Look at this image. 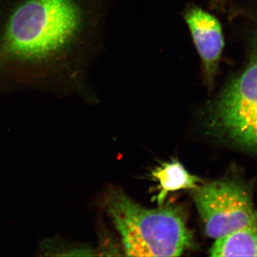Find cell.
Instances as JSON below:
<instances>
[{
	"instance_id": "obj_6",
	"label": "cell",
	"mask_w": 257,
	"mask_h": 257,
	"mask_svg": "<svg viewBox=\"0 0 257 257\" xmlns=\"http://www.w3.org/2000/svg\"><path fill=\"white\" fill-rule=\"evenodd\" d=\"M152 177L159 183V192L155 197V201L162 206L169 193L182 190L194 189L202 179L191 175L178 161L165 163L152 171Z\"/></svg>"
},
{
	"instance_id": "obj_1",
	"label": "cell",
	"mask_w": 257,
	"mask_h": 257,
	"mask_svg": "<svg viewBox=\"0 0 257 257\" xmlns=\"http://www.w3.org/2000/svg\"><path fill=\"white\" fill-rule=\"evenodd\" d=\"M109 0H0V92L87 94Z\"/></svg>"
},
{
	"instance_id": "obj_5",
	"label": "cell",
	"mask_w": 257,
	"mask_h": 257,
	"mask_svg": "<svg viewBox=\"0 0 257 257\" xmlns=\"http://www.w3.org/2000/svg\"><path fill=\"white\" fill-rule=\"evenodd\" d=\"M182 15L200 59L201 79L210 92L215 87L225 47L222 25L212 13L196 3H187Z\"/></svg>"
},
{
	"instance_id": "obj_3",
	"label": "cell",
	"mask_w": 257,
	"mask_h": 257,
	"mask_svg": "<svg viewBox=\"0 0 257 257\" xmlns=\"http://www.w3.org/2000/svg\"><path fill=\"white\" fill-rule=\"evenodd\" d=\"M104 206L127 256H178L192 245V231L179 206L147 209L117 189L109 191Z\"/></svg>"
},
{
	"instance_id": "obj_2",
	"label": "cell",
	"mask_w": 257,
	"mask_h": 257,
	"mask_svg": "<svg viewBox=\"0 0 257 257\" xmlns=\"http://www.w3.org/2000/svg\"><path fill=\"white\" fill-rule=\"evenodd\" d=\"M229 18L239 29L244 57L210 103L209 114L228 138L257 153V0L235 4Z\"/></svg>"
},
{
	"instance_id": "obj_7",
	"label": "cell",
	"mask_w": 257,
	"mask_h": 257,
	"mask_svg": "<svg viewBox=\"0 0 257 257\" xmlns=\"http://www.w3.org/2000/svg\"><path fill=\"white\" fill-rule=\"evenodd\" d=\"M210 251L211 256H257V224L216 239Z\"/></svg>"
},
{
	"instance_id": "obj_8",
	"label": "cell",
	"mask_w": 257,
	"mask_h": 257,
	"mask_svg": "<svg viewBox=\"0 0 257 257\" xmlns=\"http://www.w3.org/2000/svg\"><path fill=\"white\" fill-rule=\"evenodd\" d=\"M234 3V0H208L209 9L221 15L228 14Z\"/></svg>"
},
{
	"instance_id": "obj_4",
	"label": "cell",
	"mask_w": 257,
	"mask_h": 257,
	"mask_svg": "<svg viewBox=\"0 0 257 257\" xmlns=\"http://www.w3.org/2000/svg\"><path fill=\"white\" fill-rule=\"evenodd\" d=\"M193 199L207 236L219 239L243 226L257 224V209L242 186L214 181L194 189Z\"/></svg>"
}]
</instances>
